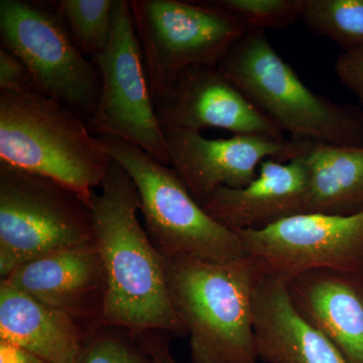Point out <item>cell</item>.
Instances as JSON below:
<instances>
[{"label":"cell","instance_id":"obj_3","mask_svg":"<svg viewBox=\"0 0 363 363\" xmlns=\"http://www.w3.org/2000/svg\"><path fill=\"white\" fill-rule=\"evenodd\" d=\"M112 161L77 112L38 90L0 91V162L59 182L91 206Z\"/></svg>","mask_w":363,"mask_h":363},{"label":"cell","instance_id":"obj_25","mask_svg":"<svg viewBox=\"0 0 363 363\" xmlns=\"http://www.w3.org/2000/svg\"><path fill=\"white\" fill-rule=\"evenodd\" d=\"M136 337L149 352L155 363H178L169 350V343L173 336L164 332L150 331L136 334Z\"/></svg>","mask_w":363,"mask_h":363},{"label":"cell","instance_id":"obj_17","mask_svg":"<svg viewBox=\"0 0 363 363\" xmlns=\"http://www.w3.org/2000/svg\"><path fill=\"white\" fill-rule=\"evenodd\" d=\"M90 331L70 315L0 281V339L50 363H76Z\"/></svg>","mask_w":363,"mask_h":363},{"label":"cell","instance_id":"obj_1","mask_svg":"<svg viewBox=\"0 0 363 363\" xmlns=\"http://www.w3.org/2000/svg\"><path fill=\"white\" fill-rule=\"evenodd\" d=\"M100 189L91 211L106 284L104 325L187 336L169 297L164 257L138 219L135 183L112 161Z\"/></svg>","mask_w":363,"mask_h":363},{"label":"cell","instance_id":"obj_2","mask_svg":"<svg viewBox=\"0 0 363 363\" xmlns=\"http://www.w3.org/2000/svg\"><path fill=\"white\" fill-rule=\"evenodd\" d=\"M169 297L189 336L193 363H257L252 257L218 262L164 257Z\"/></svg>","mask_w":363,"mask_h":363},{"label":"cell","instance_id":"obj_16","mask_svg":"<svg viewBox=\"0 0 363 363\" xmlns=\"http://www.w3.org/2000/svg\"><path fill=\"white\" fill-rule=\"evenodd\" d=\"M294 305L340 351L363 363V284L342 272L312 271L286 281Z\"/></svg>","mask_w":363,"mask_h":363},{"label":"cell","instance_id":"obj_5","mask_svg":"<svg viewBox=\"0 0 363 363\" xmlns=\"http://www.w3.org/2000/svg\"><path fill=\"white\" fill-rule=\"evenodd\" d=\"M99 138L135 183L145 231L162 257L218 262L247 257L238 234L205 211L171 166L125 140Z\"/></svg>","mask_w":363,"mask_h":363},{"label":"cell","instance_id":"obj_10","mask_svg":"<svg viewBox=\"0 0 363 363\" xmlns=\"http://www.w3.org/2000/svg\"><path fill=\"white\" fill-rule=\"evenodd\" d=\"M234 233L262 274L286 281L319 269L363 274V211L297 214L266 228Z\"/></svg>","mask_w":363,"mask_h":363},{"label":"cell","instance_id":"obj_24","mask_svg":"<svg viewBox=\"0 0 363 363\" xmlns=\"http://www.w3.org/2000/svg\"><path fill=\"white\" fill-rule=\"evenodd\" d=\"M335 71L342 84L363 104V49L340 55Z\"/></svg>","mask_w":363,"mask_h":363},{"label":"cell","instance_id":"obj_9","mask_svg":"<svg viewBox=\"0 0 363 363\" xmlns=\"http://www.w3.org/2000/svg\"><path fill=\"white\" fill-rule=\"evenodd\" d=\"M92 61L101 89L96 112L88 123L91 133L133 143L169 166L168 145L157 121L128 0L114 2L111 40Z\"/></svg>","mask_w":363,"mask_h":363},{"label":"cell","instance_id":"obj_21","mask_svg":"<svg viewBox=\"0 0 363 363\" xmlns=\"http://www.w3.org/2000/svg\"><path fill=\"white\" fill-rule=\"evenodd\" d=\"M248 30H285L302 20L305 0H214Z\"/></svg>","mask_w":363,"mask_h":363},{"label":"cell","instance_id":"obj_11","mask_svg":"<svg viewBox=\"0 0 363 363\" xmlns=\"http://www.w3.org/2000/svg\"><path fill=\"white\" fill-rule=\"evenodd\" d=\"M169 166L200 205L219 188H243L257 177L267 159L292 161L304 140H278L267 135H233L210 140L196 131L164 130Z\"/></svg>","mask_w":363,"mask_h":363},{"label":"cell","instance_id":"obj_27","mask_svg":"<svg viewBox=\"0 0 363 363\" xmlns=\"http://www.w3.org/2000/svg\"><path fill=\"white\" fill-rule=\"evenodd\" d=\"M360 279H362V284H363V274H362V276L359 277Z\"/></svg>","mask_w":363,"mask_h":363},{"label":"cell","instance_id":"obj_6","mask_svg":"<svg viewBox=\"0 0 363 363\" xmlns=\"http://www.w3.org/2000/svg\"><path fill=\"white\" fill-rule=\"evenodd\" d=\"M95 242L91 206L47 177L0 162V278L50 253Z\"/></svg>","mask_w":363,"mask_h":363},{"label":"cell","instance_id":"obj_22","mask_svg":"<svg viewBox=\"0 0 363 363\" xmlns=\"http://www.w3.org/2000/svg\"><path fill=\"white\" fill-rule=\"evenodd\" d=\"M76 363H155L135 334L102 325L85 343Z\"/></svg>","mask_w":363,"mask_h":363},{"label":"cell","instance_id":"obj_13","mask_svg":"<svg viewBox=\"0 0 363 363\" xmlns=\"http://www.w3.org/2000/svg\"><path fill=\"white\" fill-rule=\"evenodd\" d=\"M1 281L67 313L92 334L104 325L106 284L95 242L30 260Z\"/></svg>","mask_w":363,"mask_h":363},{"label":"cell","instance_id":"obj_18","mask_svg":"<svg viewBox=\"0 0 363 363\" xmlns=\"http://www.w3.org/2000/svg\"><path fill=\"white\" fill-rule=\"evenodd\" d=\"M308 175L304 213L357 214L363 211V147L305 140Z\"/></svg>","mask_w":363,"mask_h":363},{"label":"cell","instance_id":"obj_14","mask_svg":"<svg viewBox=\"0 0 363 363\" xmlns=\"http://www.w3.org/2000/svg\"><path fill=\"white\" fill-rule=\"evenodd\" d=\"M257 178L243 188H219L201 206L214 220L233 231L262 229L304 213L308 175L304 159H267Z\"/></svg>","mask_w":363,"mask_h":363},{"label":"cell","instance_id":"obj_23","mask_svg":"<svg viewBox=\"0 0 363 363\" xmlns=\"http://www.w3.org/2000/svg\"><path fill=\"white\" fill-rule=\"evenodd\" d=\"M37 90L26 64L13 52L0 49V91L23 92Z\"/></svg>","mask_w":363,"mask_h":363},{"label":"cell","instance_id":"obj_20","mask_svg":"<svg viewBox=\"0 0 363 363\" xmlns=\"http://www.w3.org/2000/svg\"><path fill=\"white\" fill-rule=\"evenodd\" d=\"M116 0H58L55 6L79 52L92 60L108 45Z\"/></svg>","mask_w":363,"mask_h":363},{"label":"cell","instance_id":"obj_15","mask_svg":"<svg viewBox=\"0 0 363 363\" xmlns=\"http://www.w3.org/2000/svg\"><path fill=\"white\" fill-rule=\"evenodd\" d=\"M259 359L266 363H348L294 305L286 279L259 272L252 295Z\"/></svg>","mask_w":363,"mask_h":363},{"label":"cell","instance_id":"obj_8","mask_svg":"<svg viewBox=\"0 0 363 363\" xmlns=\"http://www.w3.org/2000/svg\"><path fill=\"white\" fill-rule=\"evenodd\" d=\"M0 43L26 64L39 92L89 123L99 102V72L79 52L54 1L1 0Z\"/></svg>","mask_w":363,"mask_h":363},{"label":"cell","instance_id":"obj_4","mask_svg":"<svg viewBox=\"0 0 363 363\" xmlns=\"http://www.w3.org/2000/svg\"><path fill=\"white\" fill-rule=\"evenodd\" d=\"M219 70L296 140L363 147V111L318 95L274 49L264 30H247L219 63Z\"/></svg>","mask_w":363,"mask_h":363},{"label":"cell","instance_id":"obj_7","mask_svg":"<svg viewBox=\"0 0 363 363\" xmlns=\"http://www.w3.org/2000/svg\"><path fill=\"white\" fill-rule=\"evenodd\" d=\"M131 16L154 104L191 67H217L247 32L214 0H130Z\"/></svg>","mask_w":363,"mask_h":363},{"label":"cell","instance_id":"obj_12","mask_svg":"<svg viewBox=\"0 0 363 363\" xmlns=\"http://www.w3.org/2000/svg\"><path fill=\"white\" fill-rule=\"evenodd\" d=\"M155 108L162 131L200 133L220 128L233 135H267L286 140L281 128L218 67L196 66L182 71Z\"/></svg>","mask_w":363,"mask_h":363},{"label":"cell","instance_id":"obj_19","mask_svg":"<svg viewBox=\"0 0 363 363\" xmlns=\"http://www.w3.org/2000/svg\"><path fill=\"white\" fill-rule=\"evenodd\" d=\"M302 20L344 52L363 49V0H305Z\"/></svg>","mask_w":363,"mask_h":363},{"label":"cell","instance_id":"obj_26","mask_svg":"<svg viewBox=\"0 0 363 363\" xmlns=\"http://www.w3.org/2000/svg\"><path fill=\"white\" fill-rule=\"evenodd\" d=\"M0 363H50L23 348L0 339Z\"/></svg>","mask_w":363,"mask_h":363}]
</instances>
